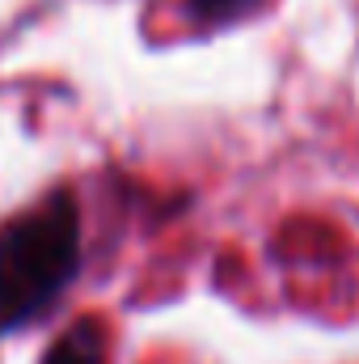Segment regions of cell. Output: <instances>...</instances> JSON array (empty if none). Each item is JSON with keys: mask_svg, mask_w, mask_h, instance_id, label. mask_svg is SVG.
Returning <instances> with one entry per match:
<instances>
[{"mask_svg": "<svg viewBox=\"0 0 359 364\" xmlns=\"http://www.w3.org/2000/svg\"><path fill=\"white\" fill-rule=\"evenodd\" d=\"M81 272V208L72 191L47 195L38 208L0 229V339L43 318Z\"/></svg>", "mask_w": 359, "mask_h": 364, "instance_id": "1", "label": "cell"}, {"mask_svg": "<svg viewBox=\"0 0 359 364\" xmlns=\"http://www.w3.org/2000/svg\"><path fill=\"white\" fill-rule=\"evenodd\" d=\"M43 364H106V331H101V322L81 318L77 326H68L51 343Z\"/></svg>", "mask_w": 359, "mask_h": 364, "instance_id": "2", "label": "cell"}, {"mask_svg": "<svg viewBox=\"0 0 359 364\" xmlns=\"http://www.w3.org/2000/svg\"><path fill=\"white\" fill-rule=\"evenodd\" d=\"M186 4H190V13L203 17V21H228V17L254 9L258 0H186Z\"/></svg>", "mask_w": 359, "mask_h": 364, "instance_id": "3", "label": "cell"}]
</instances>
